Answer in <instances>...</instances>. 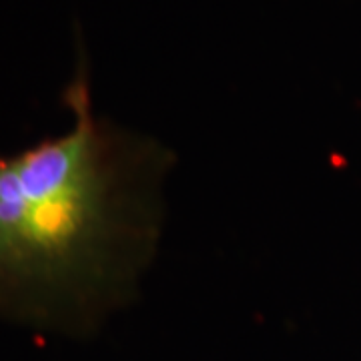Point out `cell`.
<instances>
[{"mask_svg":"<svg viewBox=\"0 0 361 361\" xmlns=\"http://www.w3.org/2000/svg\"><path fill=\"white\" fill-rule=\"evenodd\" d=\"M61 101L71 129L0 155V317L87 336L139 291L175 159L94 113L80 32Z\"/></svg>","mask_w":361,"mask_h":361,"instance_id":"1","label":"cell"}]
</instances>
